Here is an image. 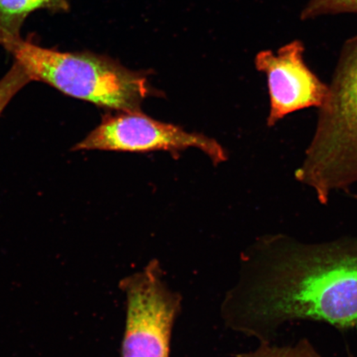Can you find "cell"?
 <instances>
[{
  "label": "cell",
  "instance_id": "cell-4",
  "mask_svg": "<svg viewBox=\"0 0 357 357\" xmlns=\"http://www.w3.org/2000/svg\"><path fill=\"white\" fill-rule=\"evenodd\" d=\"M162 271L151 260L120 282L127 305L121 357H169L182 298L168 287Z\"/></svg>",
  "mask_w": 357,
  "mask_h": 357
},
{
  "label": "cell",
  "instance_id": "cell-6",
  "mask_svg": "<svg viewBox=\"0 0 357 357\" xmlns=\"http://www.w3.org/2000/svg\"><path fill=\"white\" fill-rule=\"evenodd\" d=\"M305 51L303 43L296 40L276 53L263 51L256 56L257 69L267 78L270 96L268 127H274L296 112L319 109L327 100L328 86L307 66Z\"/></svg>",
  "mask_w": 357,
  "mask_h": 357
},
{
  "label": "cell",
  "instance_id": "cell-9",
  "mask_svg": "<svg viewBox=\"0 0 357 357\" xmlns=\"http://www.w3.org/2000/svg\"><path fill=\"white\" fill-rule=\"evenodd\" d=\"M32 82L22 67L13 62L11 69L0 79V115L17 93Z\"/></svg>",
  "mask_w": 357,
  "mask_h": 357
},
{
  "label": "cell",
  "instance_id": "cell-5",
  "mask_svg": "<svg viewBox=\"0 0 357 357\" xmlns=\"http://www.w3.org/2000/svg\"><path fill=\"white\" fill-rule=\"evenodd\" d=\"M190 147L204 151L214 165L227 158L226 151L215 140L203 134L186 132L176 125L156 121L142 112L105 115L99 126L71 150L149 153L178 151Z\"/></svg>",
  "mask_w": 357,
  "mask_h": 357
},
{
  "label": "cell",
  "instance_id": "cell-10",
  "mask_svg": "<svg viewBox=\"0 0 357 357\" xmlns=\"http://www.w3.org/2000/svg\"><path fill=\"white\" fill-rule=\"evenodd\" d=\"M342 13H357V0H310L302 12V19Z\"/></svg>",
  "mask_w": 357,
  "mask_h": 357
},
{
  "label": "cell",
  "instance_id": "cell-7",
  "mask_svg": "<svg viewBox=\"0 0 357 357\" xmlns=\"http://www.w3.org/2000/svg\"><path fill=\"white\" fill-rule=\"evenodd\" d=\"M70 8V0H0V45L21 38L22 24L33 13H66Z\"/></svg>",
  "mask_w": 357,
  "mask_h": 357
},
{
  "label": "cell",
  "instance_id": "cell-8",
  "mask_svg": "<svg viewBox=\"0 0 357 357\" xmlns=\"http://www.w3.org/2000/svg\"><path fill=\"white\" fill-rule=\"evenodd\" d=\"M236 357H323L309 339L301 338L296 344L276 346L273 343H260L256 350L236 355ZM349 357H354L349 355Z\"/></svg>",
  "mask_w": 357,
  "mask_h": 357
},
{
  "label": "cell",
  "instance_id": "cell-3",
  "mask_svg": "<svg viewBox=\"0 0 357 357\" xmlns=\"http://www.w3.org/2000/svg\"><path fill=\"white\" fill-rule=\"evenodd\" d=\"M322 204L357 183V36L342 49L305 158L296 172Z\"/></svg>",
  "mask_w": 357,
  "mask_h": 357
},
{
  "label": "cell",
  "instance_id": "cell-2",
  "mask_svg": "<svg viewBox=\"0 0 357 357\" xmlns=\"http://www.w3.org/2000/svg\"><path fill=\"white\" fill-rule=\"evenodd\" d=\"M3 47L32 82L100 108L138 113L147 97L160 95L144 73L128 70L107 56L58 51L22 37Z\"/></svg>",
  "mask_w": 357,
  "mask_h": 357
},
{
  "label": "cell",
  "instance_id": "cell-1",
  "mask_svg": "<svg viewBox=\"0 0 357 357\" xmlns=\"http://www.w3.org/2000/svg\"><path fill=\"white\" fill-rule=\"evenodd\" d=\"M227 327L272 343L283 325L319 321L357 328V236L305 243L266 235L245 250L222 305Z\"/></svg>",
  "mask_w": 357,
  "mask_h": 357
}]
</instances>
